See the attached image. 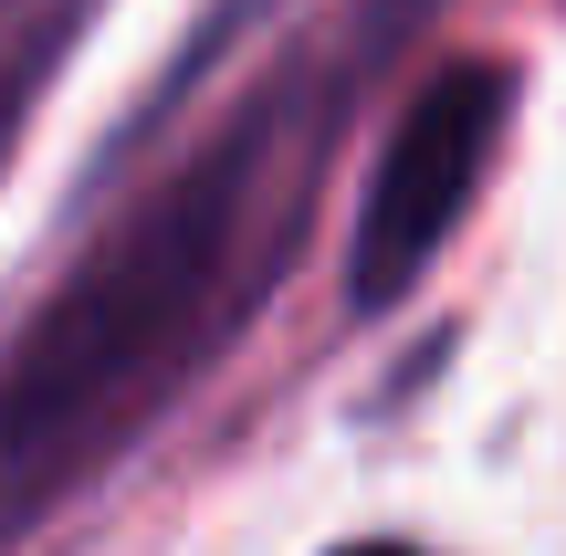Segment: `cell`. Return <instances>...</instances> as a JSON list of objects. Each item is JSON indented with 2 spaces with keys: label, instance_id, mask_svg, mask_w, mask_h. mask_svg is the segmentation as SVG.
<instances>
[{
  "label": "cell",
  "instance_id": "1",
  "mask_svg": "<svg viewBox=\"0 0 566 556\" xmlns=\"http://www.w3.org/2000/svg\"><path fill=\"white\" fill-rule=\"evenodd\" d=\"M357 63H378L357 32L325 63H283L21 326V347L0 357V546L53 515L84 473H105L242 336L315 210Z\"/></svg>",
  "mask_w": 566,
  "mask_h": 556
},
{
  "label": "cell",
  "instance_id": "5",
  "mask_svg": "<svg viewBox=\"0 0 566 556\" xmlns=\"http://www.w3.org/2000/svg\"><path fill=\"white\" fill-rule=\"evenodd\" d=\"M336 556H409V546H336Z\"/></svg>",
  "mask_w": 566,
  "mask_h": 556
},
{
  "label": "cell",
  "instance_id": "4",
  "mask_svg": "<svg viewBox=\"0 0 566 556\" xmlns=\"http://www.w3.org/2000/svg\"><path fill=\"white\" fill-rule=\"evenodd\" d=\"M430 11H441V0H357V21H346V32H357V42H367V53H378V63H388V53H399V42H409V32H420V21H430Z\"/></svg>",
  "mask_w": 566,
  "mask_h": 556
},
{
  "label": "cell",
  "instance_id": "3",
  "mask_svg": "<svg viewBox=\"0 0 566 556\" xmlns=\"http://www.w3.org/2000/svg\"><path fill=\"white\" fill-rule=\"evenodd\" d=\"M84 11H95V0H0V168H11V147H21V126H32L53 63L74 53Z\"/></svg>",
  "mask_w": 566,
  "mask_h": 556
},
{
  "label": "cell",
  "instance_id": "2",
  "mask_svg": "<svg viewBox=\"0 0 566 556\" xmlns=\"http://www.w3.org/2000/svg\"><path fill=\"white\" fill-rule=\"evenodd\" d=\"M504 116H514V74L504 63H462V74H441L430 95H409V116L388 126V147H378L367 210H357V263H346L357 305H388L399 284H420L441 231L462 221V200L483 189L493 147H504Z\"/></svg>",
  "mask_w": 566,
  "mask_h": 556
}]
</instances>
